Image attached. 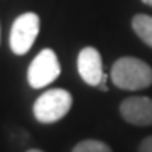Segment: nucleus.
Masks as SVG:
<instances>
[{"label": "nucleus", "mask_w": 152, "mask_h": 152, "mask_svg": "<svg viewBox=\"0 0 152 152\" xmlns=\"http://www.w3.org/2000/svg\"><path fill=\"white\" fill-rule=\"evenodd\" d=\"M110 78L112 83L120 90L137 91L152 85V68L139 58L124 56L113 63Z\"/></svg>", "instance_id": "nucleus-1"}, {"label": "nucleus", "mask_w": 152, "mask_h": 152, "mask_svg": "<svg viewBox=\"0 0 152 152\" xmlns=\"http://www.w3.org/2000/svg\"><path fill=\"white\" fill-rule=\"evenodd\" d=\"M73 107V96L63 88L44 91L34 103V117L41 124H54L61 120Z\"/></svg>", "instance_id": "nucleus-2"}, {"label": "nucleus", "mask_w": 152, "mask_h": 152, "mask_svg": "<svg viewBox=\"0 0 152 152\" xmlns=\"http://www.w3.org/2000/svg\"><path fill=\"white\" fill-rule=\"evenodd\" d=\"M61 75V64L59 59L53 49H42L32 63L29 64L27 69V81L36 90L44 88L56 81Z\"/></svg>", "instance_id": "nucleus-3"}, {"label": "nucleus", "mask_w": 152, "mask_h": 152, "mask_svg": "<svg viewBox=\"0 0 152 152\" xmlns=\"http://www.w3.org/2000/svg\"><path fill=\"white\" fill-rule=\"evenodd\" d=\"M39 15L34 12H26L19 15L10 29V49L14 54H26L34 46V41L39 34Z\"/></svg>", "instance_id": "nucleus-4"}, {"label": "nucleus", "mask_w": 152, "mask_h": 152, "mask_svg": "<svg viewBox=\"0 0 152 152\" xmlns=\"http://www.w3.org/2000/svg\"><path fill=\"white\" fill-rule=\"evenodd\" d=\"M120 115L125 122L139 127L152 125V98L130 96L120 103Z\"/></svg>", "instance_id": "nucleus-5"}, {"label": "nucleus", "mask_w": 152, "mask_h": 152, "mask_svg": "<svg viewBox=\"0 0 152 152\" xmlns=\"http://www.w3.org/2000/svg\"><path fill=\"white\" fill-rule=\"evenodd\" d=\"M78 73L81 80L90 86H100L103 80V64H102V56L98 49L86 46L80 51L78 54Z\"/></svg>", "instance_id": "nucleus-6"}, {"label": "nucleus", "mask_w": 152, "mask_h": 152, "mask_svg": "<svg viewBox=\"0 0 152 152\" xmlns=\"http://www.w3.org/2000/svg\"><path fill=\"white\" fill-rule=\"evenodd\" d=\"M132 29L139 37L152 48V17L147 14H137L132 19Z\"/></svg>", "instance_id": "nucleus-7"}, {"label": "nucleus", "mask_w": 152, "mask_h": 152, "mask_svg": "<svg viewBox=\"0 0 152 152\" xmlns=\"http://www.w3.org/2000/svg\"><path fill=\"white\" fill-rule=\"evenodd\" d=\"M71 152H112V147L102 140H95V139H88V140L78 142Z\"/></svg>", "instance_id": "nucleus-8"}, {"label": "nucleus", "mask_w": 152, "mask_h": 152, "mask_svg": "<svg viewBox=\"0 0 152 152\" xmlns=\"http://www.w3.org/2000/svg\"><path fill=\"white\" fill-rule=\"evenodd\" d=\"M139 152H152V135L145 137L139 145Z\"/></svg>", "instance_id": "nucleus-9"}, {"label": "nucleus", "mask_w": 152, "mask_h": 152, "mask_svg": "<svg viewBox=\"0 0 152 152\" xmlns=\"http://www.w3.org/2000/svg\"><path fill=\"white\" fill-rule=\"evenodd\" d=\"M142 2H144L145 5H151V7H152V0H142Z\"/></svg>", "instance_id": "nucleus-10"}, {"label": "nucleus", "mask_w": 152, "mask_h": 152, "mask_svg": "<svg viewBox=\"0 0 152 152\" xmlns=\"http://www.w3.org/2000/svg\"><path fill=\"white\" fill-rule=\"evenodd\" d=\"M27 152H44V151H39V149H29Z\"/></svg>", "instance_id": "nucleus-11"}]
</instances>
